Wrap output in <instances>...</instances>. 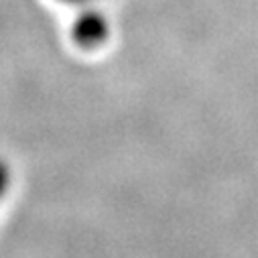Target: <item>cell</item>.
I'll list each match as a JSON object with an SVG mask.
<instances>
[{
    "label": "cell",
    "mask_w": 258,
    "mask_h": 258,
    "mask_svg": "<svg viewBox=\"0 0 258 258\" xmlns=\"http://www.w3.org/2000/svg\"><path fill=\"white\" fill-rule=\"evenodd\" d=\"M108 37H110L108 19L100 11H96V9L82 7V11L78 13V17L74 19V25H72V39H74V43L80 49L92 51V49L102 47Z\"/></svg>",
    "instance_id": "1"
},
{
    "label": "cell",
    "mask_w": 258,
    "mask_h": 258,
    "mask_svg": "<svg viewBox=\"0 0 258 258\" xmlns=\"http://www.w3.org/2000/svg\"><path fill=\"white\" fill-rule=\"evenodd\" d=\"M9 183H11V169L3 159H0V198L7 193Z\"/></svg>",
    "instance_id": "2"
},
{
    "label": "cell",
    "mask_w": 258,
    "mask_h": 258,
    "mask_svg": "<svg viewBox=\"0 0 258 258\" xmlns=\"http://www.w3.org/2000/svg\"><path fill=\"white\" fill-rule=\"evenodd\" d=\"M59 3H66V5H74V7H86L90 0H59Z\"/></svg>",
    "instance_id": "3"
}]
</instances>
